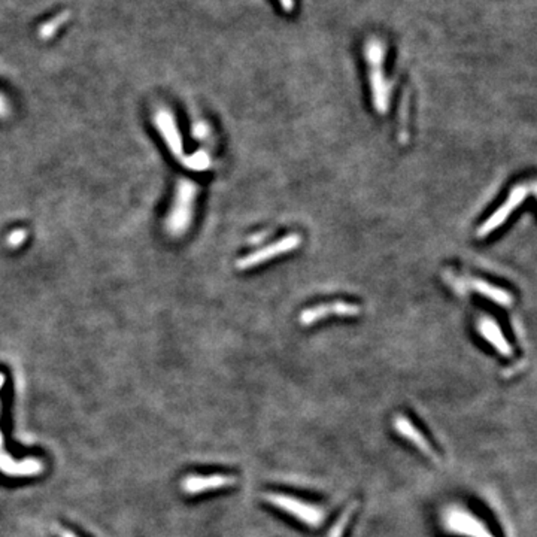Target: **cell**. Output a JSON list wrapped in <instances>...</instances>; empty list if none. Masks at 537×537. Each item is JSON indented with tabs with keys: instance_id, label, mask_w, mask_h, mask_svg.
Wrapping results in <instances>:
<instances>
[{
	"instance_id": "1",
	"label": "cell",
	"mask_w": 537,
	"mask_h": 537,
	"mask_svg": "<svg viewBox=\"0 0 537 537\" xmlns=\"http://www.w3.org/2000/svg\"><path fill=\"white\" fill-rule=\"evenodd\" d=\"M364 57L369 64L372 102L375 109L379 113H386L388 106H390L391 83L384 75L385 45L379 39L368 41L364 47Z\"/></svg>"
},
{
	"instance_id": "2",
	"label": "cell",
	"mask_w": 537,
	"mask_h": 537,
	"mask_svg": "<svg viewBox=\"0 0 537 537\" xmlns=\"http://www.w3.org/2000/svg\"><path fill=\"white\" fill-rule=\"evenodd\" d=\"M197 197V186L187 178L178 181L176 193L174 199V207L169 212L166 220V230L174 235L181 236L187 232L193 221L194 203Z\"/></svg>"
},
{
	"instance_id": "3",
	"label": "cell",
	"mask_w": 537,
	"mask_h": 537,
	"mask_svg": "<svg viewBox=\"0 0 537 537\" xmlns=\"http://www.w3.org/2000/svg\"><path fill=\"white\" fill-rule=\"evenodd\" d=\"M263 498L269 505L281 509L282 512H287L288 515L299 519L309 529H319L327 519V512L324 508L312 505V503H306L300 498L278 493H266L263 494Z\"/></svg>"
},
{
	"instance_id": "4",
	"label": "cell",
	"mask_w": 537,
	"mask_h": 537,
	"mask_svg": "<svg viewBox=\"0 0 537 537\" xmlns=\"http://www.w3.org/2000/svg\"><path fill=\"white\" fill-rule=\"evenodd\" d=\"M445 529L464 537H496L481 519L460 506L449 508L445 512Z\"/></svg>"
},
{
	"instance_id": "5",
	"label": "cell",
	"mask_w": 537,
	"mask_h": 537,
	"mask_svg": "<svg viewBox=\"0 0 537 537\" xmlns=\"http://www.w3.org/2000/svg\"><path fill=\"white\" fill-rule=\"evenodd\" d=\"M533 190H534L533 184L531 186L521 184V186L513 188L510 191V194H509V197L506 199V202L503 203L501 207L493 215H491L489 218L481 227H479L477 236L479 237H484V236H487L489 233H493L496 228H498L503 223H505L509 218V215L519 207V204L522 203V200L527 197Z\"/></svg>"
},
{
	"instance_id": "6",
	"label": "cell",
	"mask_w": 537,
	"mask_h": 537,
	"mask_svg": "<svg viewBox=\"0 0 537 537\" xmlns=\"http://www.w3.org/2000/svg\"><path fill=\"white\" fill-rule=\"evenodd\" d=\"M300 244H302V239L299 235H288V236L282 237L281 241H278L277 244H272L266 248L256 251V253L241 258L236 263V266H237V269H242V270L256 267L258 265H263V263L267 261V260H272L278 256L290 253V251L295 249L297 246H300Z\"/></svg>"
},
{
	"instance_id": "7",
	"label": "cell",
	"mask_w": 537,
	"mask_h": 537,
	"mask_svg": "<svg viewBox=\"0 0 537 537\" xmlns=\"http://www.w3.org/2000/svg\"><path fill=\"white\" fill-rule=\"evenodd\" d=\"M236 482H237V477L233 475H221V473L207 475V476L190 475L184 479V481H182L181 488L186 494L196 496V494L207 493V491H212V489L233 487V485H236Z\"/></svg>"
},
{
	"instance_id": "8",
	"label": "cell",
	"mask_w": 537,
	"mask_h": 537,
	"mask_svg": "<svg viewBox=\"0 0 537 537\" xmlns=\"http://www.w3.org/2000/svg\"><path fill=\"white\" fill-rule=\"evenodd\" d=\"M393 426L400 436H402L403 439H407L415 448H418L422 454L428 456V459L439 463L438 452L434 451L427 438L412 424V422H410V419L406 415H402V414L396 415V418L393 419Z\"/></svg>"
},
{
	"instance_id": "9",
	"label": "cell",
	"mask_w": 537,
	"mask_h": 537,
	"mask_svg": "<svg viewBox=\"0 0 537 537\" xmlns=\"http://www.w3.org/2000/svg\"><path fill=\"white\" fill-rule=\"evenodd\" d=\"M360 314V306L347 303V302H335V303H324L315 307L305 309L300 315V323L303 326H312L321 318H327L330 315L336 316H356Z\"/></svg>"
},
{
	"instance_id": "10",
	"label": "cell",
	"mask_w": 537,
	"mask_h": 537,
	"mask_svg": "<svg viewBox=\"0 0 537 537\" xmlns=\"http://www.w3.org/2000/svg\"><path fill=\"white\" fill-rule=\"evenodd\" d=\"M154 121L157 124L160 133H162L163 139L166 141L167 146L170 148V151L174 153V155H176L178 158L184 157V148H182V139H181V134L178 132L175 117L172 116V112L167 111V109H160L155 113Z\"/></svg>"
},
{
	"instance_id": "11",
	"label": "cell",
	"mask_w": 537,
	"mask_h": 537,
	"mask_svg": "<svg viewBox=\"0 0 537 537\" xmlns=\"http://www.w3.org/2000/svg\"><path fill=\"white\" fill-rule=\"evenodd\" d=\"M0 472L8 476H35L43 472V463L38 459L15 461L6 452H0Z\"/></svg>"
},
{
	"instance_id": "12",
	"label": "cell",
	"mask_w": 537,
	"mask_h": 537,
	"mask_svg": "<svg viewBox=\"0 0 537 537\" xmlns=\"http://www.w3.org/2000/svg\"><path fill=\"white\" fill-rule=\"evenodd\" d=\"M477 328H479V331H481V336L487 342H489V344L496 348V351L498 354H501V356H505V357H512L513 349L493 318L482 316L481 319H479Z\"/></svg>"
},
{
	"instance_id": "13",
	"label": "cell",
	"mask_w": 537,
	"mask_h": 537,
	"mask_svg": "<svg viewBox=\"0 0 537 537\" xmlns=\"http://www.w3.org/2000/svg\"><path fill=\"white\" fill-rule=\"evenodd\" d=\"M472 288L498 305L509 306L512 303V295L506 290L497 288L494 285H489L484 281H472Z\"/></svg>"
},
{
	"instance_id": "14",
	"label": "cell",
	"mask_w": 537,
	"mask_h": 537,
	"mask_svg": "<svg viewBox=\"0 0 537 537\" xmlns=\"http://www.w3.org/2000/svg\"><path fill=\"white\" fill-rule=\"evenodd\" d=\"M358 506H360V501H358V500L351 501L349 505L345 508V510L342 512V515H340L339 519L335 522L333 527L330 529L327 537H342V536H344V533H345V530H347V527H348V524H349V521H351V518H352L354 513H356V510L358 509Z\"/></svg>"
},
{
	"instance_id": "15",
	"label": "cell",
	"mask_w": 537,
	"mask_h": 537,
	"mask_svg": "<svg viewBox=\"0 0 537 537\" xmlns=\"http://www.w3.org/2000/svg\"><path fill=\"white\" fill-rule=\"evenodd\" d=\"M69 18H71L69 11H63V13H60L59 15H55L53 20L45 22V25L39 29L41 39H51L55 33L64 26V22Z\"/></svg>"
},
{
	"instance_id": "16",
	"label": "cell",
	"mask_w": 537,
	"mask_h": 537,
	"mask_svg": "<svg viewBox=\"0 0 537 537\" xmlns=\"http://www.w3.org/2000/svg\"><path fill=\"white\" fill-rule=\"evenodd\" d=\"M181 162L187 169H191V170H207L211 165L209 155L203 151H197L196 154L188 155V157H182Z\"/></svg>"
},
{
	"instance_id": "17",
	"label": "cell",
	"mask_w": 537,
	"mask_h": 537,
	"mask_svg": "<svg viewBox=\"0 0 537 537\" xmlns=\"http://www.w3.org/2000/svg\"><path fill=\"white\" fill-rule=\"evenodd\" d=\"M26 239H27V232L25 230V228H17V230L11 232L8 235L6 245L8 248H18L26 242Z\"/></svg>"
},
{
	"instance_id": "18",
	"label": "cell",
	"mask_w": 537,
	"mask_h": 537,
	"mask_svg": "<svg viewBox=\"0 0 537 537\" xmlns=\"http://www.w3.org/2000/svg\"><path fill=\"white\" fill-rule=\"evenodd\" d=\"M281 6L287 11V13H291V11L294 9V0H279Z\"/></svg>"
},
{
	"instance_id": "19",
	"label": "cell",
	"mask_w": 537,
	"mask_h": 537,
	"mask_svg": "<svg viewBox=\"0 0 537 537\" xmlns=\"http://www.w3.org/2000/svg\"><path fill=\"white\" fill-rule=\"evenodd\" d=\"M8 113V105H6V100L0 96V117H5Z\"/></svg>"
},
{
	"instance_id": "20",
	"label": "cell",
	"mask_w": 537,
	"mask_h": 537,
	"mask_svg": "<svg viewBox=\"0 0 537 537\" xmlns=\"http://www.w3.org/2000/svg\"><path fill=\"white\" fill-rule=\"evenodd\" d=\"M57 533H59L60 537H78L75 533H72V531H69V530H64V529L57 530Z\"/></svg>"
},
{
	"instance_id": "21",
	"label": "cell",
	"mask_w": 537,
	"mask_h": 537,
	"mask_svg": "<svg viewBox=\"0 0 537 537\" xmlns=\"http://www.w3.org/2000/svg\"><path fill=\"white\" fill-rule=\"evenodd\" d=\"M4 382H5V376H4L2 373H0V388L4 386Z\"/></svg>"
},
{
	"instance_id": "22",
	"label": "cell",
	"mask_w": 537,
	"mask_h": 537,
	"mask_svg": "<svg viewBox=\"0 0 537 537\" xmlns=\"http://www.w3.org/2000/svg\"><path fill=\"white\" fill-rule=\"evenodd\" d=\"M4 448V438H2V433H0V451H2Z\"/></svg>"
}]
</instances>
